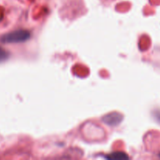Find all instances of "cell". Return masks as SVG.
<instances>
[{
    "instance_id": "5b68a950",
    "label": "cell",
    "mask_w": 160,
    "mask_h": 160,
    "mask_svg": "<svg viewBox=\"0 0 160 160\" xmlns=\"http://www.w3.org/2000/svg\"></svg>"
},
{
    "instance_id": "3957f363",
    "label": "cell",
    "mask_w": 160,
    "mask_h": 160,
    "mask_svg": "<svg viewBox=\"0 0 160 160\" xmlns=\"http://www.w3.org/2000/svg\"><path fill=\"white\" fill-rule=\"evenodd\" d=\"M8 56L9 55H8L7 52L0 47V62H2V61L6 60L8 58Z\"/></svg>"
},
{
    "instance_id": "277c9868",
    "label": "cell",
    "mask_w": 160,
    "mask_h": 160,
    "mask_svg": "<svg viewBox=\"0 0 160 160\" xmlns=\"http://www.w3.org/2000/svg\"><path fill=\"white\" fill-rule=\"evenodd\" d=\"M100 1H101V2L102 3V4L107 6V5L112 4V3H113L114 2H116L117 0H100Z\"/></svg>"
},
{
    "instance_id": "6da1fadb",
    "label": "cell",
    "mask_w": 160,
    "mask_h": 160,
    "mask_svg": "<svg viewBox=\"0 0 160 160\" xmlns=\"http://www.w3.org/2000/svg\"><path fill=\"white\" fill-rule=\"evenodd\" d=\"M31 38V33L26 30H17L7 33L0 38V41L2 43H20L28 40Z\"/></svg>"
},
{
    "instance_id": "7a4b0ae2",
    "label": "cell",
    "mask_w": 160,
    "mask_h": 160,
    "mask_svg": "<svg viewBox=\"0 0 160 160\" xmlns=\"http://www.w3.org/2000/svg\"><path fill=\"white\" fill-rule=\"evenodd\" d=\"M106 158L109 159H128L129 157L125 153L114 152L112 154H110L109 156H106Z\"/></svg>"
}]
</instances>
